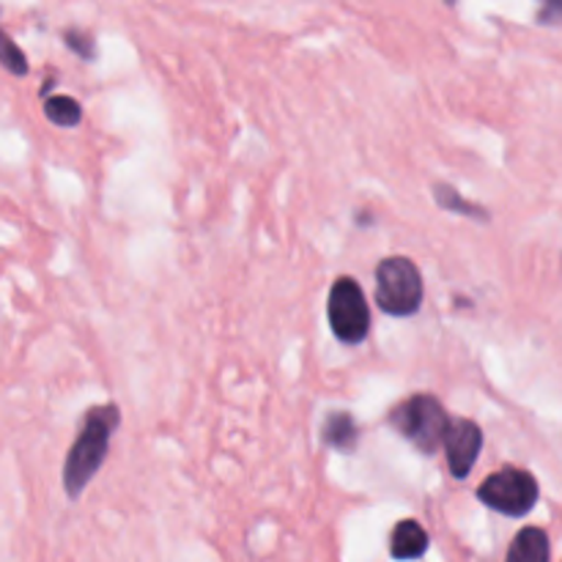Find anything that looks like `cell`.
Segmentation results:
<instances>
[{
	"mask_svg": "<svg viewBox=\"0 0 562 562\" xmlns=\"http://www.w3.org/2000/svg\"><path fill=\"white\" fill-rule=\"evenodd\" d=\"M119 426L121 412L115 404L91 406L86 412L80 434H77L64 464V488L71 499L80 497L88 488V483L93 481V475L102 470L104 459H108L110 439H113V431Z\"/></svg>",
	"mask_w": 562,
	"mask_h": 562,
	"instance_id": "obj_1",
	"label": "cell"
},
{
	"mask_svg": "<svg viewBox=\"0 0 562 562\" xmlns=\"http://www.w3.org/2000/svg\"><path fill=\"white\" fill-rule=\"evenodd\" d=\"M390 426L406 439V442L415 445L423 456H434L442 448L445 431L450 426V415L445 412L442 401L434 398V395H412L404 404L395 406L390 412Z\"/></svg>",
	"mask_w": 562,
	"mask_h": 562,
	"instance_id": "obj_2",
	"label": "cell"
},
{
	"mask_svg": "<svg viewBox=\"0 0 562 562\" xmlns=\"http://www.w3.org/2000/svg\"><path fill=\"white\" fill-rule=\"evenodd\" d=\"M376 305L395 318L415 316L423 305V274L406 256H390L376 267Z\"/></svg>",
	"mask_w": 562,
	"mask_h": 562,
	"instance_id": "obj_3",
	"label": "cell"
},
{
	"mask_svg": "<svg viewBox=\"0 0 562 562\" xmlns=\"http://www.w3.org/2000/svg\"><path fill=\"white\" fill-rule=\"evenodd\" d=\"M327 318L335 338L346 346H360L371 333V311H368L366 291L355 278H338L327 302Z\"/></svg>",
	"mask_w": 562,
	"mask_h": 562,
	"instance_id": "obj_4",
	"label": "cell"
},
{
	"mask_svg": "<svg viewBox=\"0 0 562 562\" xmlns=\"http://www.w3.org/2000/svg\"><path fill=\"white\" fill-rule=\"evenodd\" d=\"M477 499L492 510H497V514L521 519V516L536 508L538 481L527 470H519V467H503V470L494 472L481 483Z\"/></svg>",
	"mask_w": 562,
	"mask_h": 562,
	"instance_id": "obj_5",
	"label": "cell"
},
{
	"mask_svg": "<svg viewBox=\"0 0 562 562\" xmlns=\"http://www.w3.org/2000/svg\"><path fill=\"white\" fill-rule=\"evenodd\" d=\"M442 448L448 453V467L450 475L456 481H464L470 477L472 467H475L477 456L483 450V431L475 420H467V417H450V426L445 431Z\"/></svg>",
	"mask_w": 562,
	"mask_h": 562,
	"instance_id": "obj_6",
	"label": "cell"
},
{
	"mask_svg": "<svg viewBox=\"0 0 562 562\" xmlns=\"http://www.w3.org/2000/svg\"><path fill=\"white\" fill-rule=\"evenodd\" d=\"M428 552V532L420 521L404 519L393 527L390 536V554L395 560H420Z\"/></svg>",
	"mask_w": 562,
	"mask_h": 562,
	"instance_id": "obj_7",
	"label": "cell"
},
{
	"mask_svg": "<svg viewBox=\"0 0 562 562\" xmlns=\"http://www.w3.org/2000/svg\"><path fill=\"white\" fill-rule=\"evenodd\" d=\"M324 445L340 453H355L357 442H360V426L349 412H333L322 426Z\"/></svg>",
	"mask_w": 562,
	"mask_h": 562,
	"instance_id": "obj_8",
	"label": "cell"
},
{
	"mask_svg": "<svg viewBox=\"0 0 562 562\" xmlns=\"http://www.w3.org/2000/svg\"><path fill=\"white\" fill-rule=\"evenodd\" d=\"M505 562H549V536L541 527H525L510 543Z\"/></svg>",
	"mask_w": 562,
	"mask_h": 562,
	"instance_id": "obj_9",
	"label": "cell"
},
{
	"mask_svg": "<svg viewBox=\"0 0 562 562\" xmlns=\"http://www.w3.org/2000/svg\"><path fill=\"white\" fill-rule=\"evenodd\" d=\"M434 201L439 203V209H445V212H453V214H461V217H470V220H481V223H486L488 220V212L483 206H477V203L467 201L464 195H461L456 187L450 184H434Z\"/></svg>",
	"mask_w": 562,
	"mask_h": 562,
	"instance_id": "obj_10",
	"label": "cell"
},
{
	"mask_svg": "<svg viewBox=\"0 0 562 562\" xmlns=\"http://www.w3.org/2000/svg\"><path fill=\"white\" fill-rule=\"evenodd\" d=\"M44 115H47V121H53L55 126H66V130H69V126H77L82 121V108L75 97L58 93V97L44 99Z\"/></svg>",
	"mask_w": 562,
	"mask_h": 562,
	"instance_id": "obj_11",
	"label": "cell"
},
{
	"mask_svg": "<svg viewBox=\"0 0 562 562\" xmlns=\"http://www.w3.org/2000/svg\"><path fill=\"white\" fill-rule=\"evenodd\" d=\"M0 66H3V69L14 77L27 75L25 53L16 47V42H11V36L3 31V27H0Z\"/></svg>",
	"mask_w": 562,
	"mask_h": 562,
	"instance_id": "obj_12",
	"label": "cell"
},
{
	"mask_svg": "<svg viewBox=\"0 0 562 562\" xmlns=\"http://www.w3.org/2000/svg\"><path fill=\"white\" fill-rule=\"evenodd\" d=\"M64 42H66V47H69L75 55H80L82 60H93V58H97V44H93V38L88 36V33L66 31L64 33Z\"/></svg>",
	"mask_w": 562,
	"mask_h": 562,
	"instance_id": "obj_13",
	"label": "cell"
},
{
	"mask_svg": "<svg viewBox=\"0 0 562 562\" xmlns=\"http://www.w3.org/2000/svg\"><path fill=\"white\" fill-rule=\"evenodd\" d=\"M543 9L538 14V20L547 22V25H560L562 22V0H541Z\"/></svg>",
	"mask_w": 562,
	"mask_h": 562,
	"instance_id": "obj_14",
	"label": "cell"
}]
</instances>
